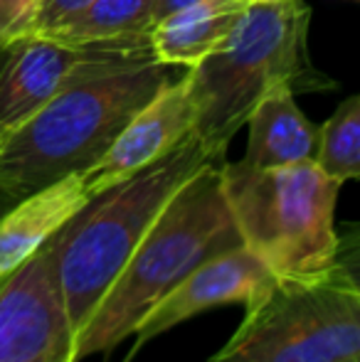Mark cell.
Here are the masks:
<instances>
[{
	"label": "cell",
	"mask_w": 360,
	"mask_h": 362,
	"mask_svg": "<svg viewBox=\"0 0 360 362\" xmlns=\"http://www.w3.org/2000/svg\"><path fill=\"white\" fill-rule=\"evenodd\" d=\"M195 3H205V0H153V23H158L161 18L175 13L180 8H187V5Z\"/></svg>",
	"instance_id": "ac0fdd59"
},
{
	"label": "cell",
	"mask_w": 360,
	"mask_h": 362,
	"mask_svg": "<svg viewBox=\"0 0 360 362\" xmlns=\"http://www.w3.org/2000/svg\"><path fill=\"white\" fill-rule=\"evenodd\" d=\"M274 279L277 276L272 269L245 247L227 249V252L207 259L197 269H192L178 286L166 298H161L156 308L141 320L134 333V353H139L149 340L168 333L175 325L185 323L205 310L232 303H252L262 291L269 288Z\"/></svg>",
	"instance_id": "9c48e42d"
},
{
	"label": "cell",
	"mask_w": 360,
	"mask_h": 362,
	"mask_svg": "<svg viewBox=\"0 0 360 362\" xmlns=\"http://www.w3.org/2000/svg\"><path fill=\"white\" fill-rule=\"evenodd\" d=\"M91 3L94 0H33L5 40L25 37V35H45L50 30L64 25L77 13H82Z\"/></svg>",
	"instance_id": "2e32d148"
},
{
	"label": "cell",
	"mask_w": 360,
	"mask_h": 362,
	"mask_svg": "<svg viewBox=\"0 0 360 362\" xmlns=\"http://www.w3.org/2000/svg\"><path fill=\"white\" fill-rule=\"evenodd\" d=\"M220 182L242 247L274 276H303L338 259L343 239L336 232V202L343 185L313 160L284 168L222 160Z\"/></svg>",
	"instance_id": "277c9868"
},
{
	"label": "cell",
	"mask_w": 360,
	"mask_h": 362,
	"mask_svg": "<svg viewBox=\"0 0 360 362\" xmlns=\"http://www.w3.org/2000/svg\"><path fill=\"white\" fill-rule=\"evenodd\" d=\"M247 151L242 163L250 168H284L311 163L318 148V129L303 116L291 94V84H277L247 116Z\"/></svg>",
	"instance_id": "7c38bea8"
},
{
	"label": "cell",
	"mask_w": 360,
	"mask_h": 362,
	"mask_svg": "<svg viewBox=\"0 0 360 362\" xmlns=\"http://www.w3.org/2000/svg\"><path fill=\"white\" fill-rule=\"evenodd\" d=\"M126 45H67L42 35L3 40L0 47V144L52 99L67 76L94 52Z\"/></svg>",
	"instance_id": "30bf717a"
},
{
	"label": "cell",
	"mask_w": 360,
	"mask_h": 362,
	"mask_svg": "<svg viewBox=\"0 0 360 362\" xmlns=\"http://www.w3.org/2000/svg\"><path fill=\"white\" fill-rule=\"evenodd\" d=\"M192 126L195 104L190 99L187 74L182 69V74L161 86L153 99L131 116L99 160L79 173L87 195H96L153 163L156 158L178 146L185 136H190Z\"/></svg>",
	"instance_id": "ba28073f"
},
{
	"label": "cell",
	"mask_w": 360,
	"mask_h": 362,
	"mask_svg": "<svg viewBox=\"0 0 360 362\" xmlns=\"http://www.w3.org/2000/svg\"><path fill=\"white\" fill-rule=\"evenodd\" d=\"M225 160L192 131L141 170L89 197L47 242L74 335L129 262L175 190L202 165Z\"/></svg>",
	"instance_id": "3957f363"
},
{
	"label": "cell",
	"mask_w": 360,
	"mask_h": 362,
	"mask_svg": "<svg viewBox=\"0 0 360 362\" xmlns=\"http://www.w3.org/2000/svg\"><path fill=\"white\" fill-rule=\"evenodd\" d=\"M87 202L79 173H69L20 197L0 215V281L33 259Z\"/></svg>",
	"instance_id": "8fae6325"
},
{
	"label": "cell",
	"mask_w": 360,
	"mask_h": 362,
	"mask_svg": "<svg viewBox=\"0 0 360 362\" xmlns=\"http://www.w3.org/2000/svg\"><path fill=\"white\" fill-rule=\"evenodd\" d=\"M175 69L158 62L149 42L104 47L84 59L0 144V195L18 202L99 160L131 116L178 76Z\"/></svg>",
	"instance_id": "6da1fadb"
},
{
	"label": "cell",
	"mask_w": 360,
	"mask_h": 362,
	"mask_svg": "<svg viewBox=\"0 0 360 362\" xmlns=\"http://www.w3.org/2000/svg\"><path fill=\"white\" fill-rule=\"evenodd\" d=\"M0 362H74V330L47 244L0 281Z\"/></svg>",
	"instance_id": "52a82bcc"
},
{
	"label": "cell",
	"mask_w": 360,
	"mask_h": 362,
	"mask_svg": "<svg viewBox=\"0 0 360 362\" xmlns=\"http://www.w3.org/2000/svg\"><path fill=\"white\" fill-rule=\"evenodd\" d=\"M247 5H281L289 3V0H245Z\"/></svg>",
	"instance_id": "d6986e66"
},
{
	"label": "cell",
	"mask_w": 360,
	"mask_h": 362,
	"mask_svg": "<svg viewBox=\"0 0 360 362\" xmlns=\"http://www.w3.org/2000/svg\"><path fill=\"white\" fill-rule=\"evenodd\" d=\"M220 163L202 165L175 190L94 313L74 335V362L111 353L202 262L242 247L220 182Z\"/></svg>",
	"instance_id": "7a4b0ae2"
},
{
	"label": "cell",
	"mask_w": 360,
	"mask_h": 362,
	"mask_svg": "<svg viewBox=\"0 0 360 362\" xmlns=\"http://www.w3.org/2000/svg\"><path fill=\"white\" fill-rule=\"evenodd\" d=\"M0 47H3V35H0Z\"/></svg>",
	"instance_id": "ffe728a7"
},
{
	"label": "cell",
	"mask_w": 360,
	"mask_h": 362,
	"mask_svg": "<svg viewBox=\"0 0 360 362\" xmlns=\"http://www.w3.org/2000/svg\"><path fill=\"white\" fill-rule=\"evenodd\" d=\"M311 10L301 0L247 5L227 40L192 69H185L195 104L197 139L215 156L245 126L255 104L277 84H294L306 67Z\"/></svg>",
	"instance_id": "8992f818"
},
{
	"label": "cell",
	"mask_w": 360,
	"mask_h": 362,
	"mask_svg": "<svg viewBox=\"0 0 360 362\" xmlns=\"http://www.w3.org/2000/svg\"><path fill=\"white\" fill-rule=\"evenodd\" d=\"M207 362H360V284L343 257L303 276H277Z\"/></svg>",
	"instance_id": "5b68a950"
},
{
	"label": "cell",
	"mask_w": 360,
	"mask_h": 362,
	"mask_svg": "<svg viewBox=\"0 0 360 362\" xmlns=\"http://www.w3.org/2000/svg\"><path fill=\"white\" fill-rule=\"evenodd\" d=\"M30 3L33 0H0V35H3V40L8 37L10 30L15 28V23L25 15Z\"/></svg>",
	"instance_id": "e0dca14e"
},
{
	"label": "cell",
	"mask_w": 360,
	"mask_h": 362,
	"mask_svg": "<svg viewBox=\"0 0 360 362\" xmlns=\"http://www.w3.org/2000/svg\"><path fill=\"white\" fill-rule=\"evenodd\" d=\"M313 163L341 185L360 177V96L341 101L331 119L318 129Z\"/></svg>",
	"instance_id": "9a60e30c"
},
{
	"label": "cell",
	"mask_w": 360,
	"mask_h": 362,
	"mask_svg": "<svg viewBox=\"0 0 360 362\" xmlns=\"http://www.w3.org/2000/svg\"><path fill=\"white\" fill-rule=\"evenodd\" d=\"M153 25V0H94L42 37L67 45H146Z\"/></svg>",
	"instance_id": "5bb4252c"
},
{
	"label": "cell",
	"mask_w": 360,
	"mask_h": 362,
	"mask_svg": "<svg viewBox=\"0 0 360 362\" xmlns=\"http://www.w3.org/2000/svg\"><path fill=\"white\" fill-rule=\"evenodd\" d=\"M245 8V0H205L175 10L151 25V52L163 64L192 69L225 42Z\"/></svg>",
	"instance_id": "4fadbf2b"
}]
</instances>
